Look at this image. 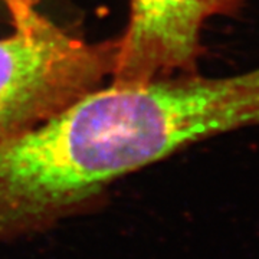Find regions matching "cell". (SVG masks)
Listing matches in <instances>:
<instances>
[{
    "label": "cell",
    "mask_w": 259,
    "mask_h": 259,
    "mask_svg": "<svg viewBox=\"0 0 259 259\" xmlns=\"http://www.w3.org/2000/svg\"><path fill=\"white\" fill-rule=\"evenodd\" d=\"M248 127H259V68L100 87L0 139V243L94 212L117 180Z\"/></svg>",
    "instance_id": "6da1fadb"
},
{
    "label": "cell",
    "mask_w": 259,
    "mask_h": 259,
    "mask_svg": "<svg viewBox=\"0 0 259 259\" xmlns=\"http://www.w3.org/2000/svg\"><path fill=\"white\" fill-rule=\"evenodd\" d=\"M0 139L48 120L110 78L118 37L88 42L45 15L37 0H0Z\"/></svg>",
    "instance_id": "7a4b0ae2"
},
{
    "label": "cell",
    "mask_w": 259,
    "mask_h": 259,
    "mask_svg": "<svg viewBox=\"0 0 259 259\" xmlns=\"http://www.w3.org/2000/svg\"><path fill=\"white\" fill-rule=\"evenodd\" d=\"M248 0H130L118 37L112 85H143L194 74L204 54L202 32L213 18L239 13Z\"/></svg>",
    "instance_id": "3957f363"
},
{
    "label": "cell",
    "mask_w": 259,
    "mask_h": 259,
    "mask_svg": "<svg viewBox=\"0 0 259 259\" xmlns=\"http://www.w3.org/2000/svg\"><path fill=\"white\" fill-rule=\"evenodd\" d=\"M0 5H2V3H0Z\"/></svg>",
    "instance_id": "277c9868"
}]
</instances>
